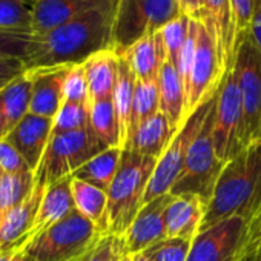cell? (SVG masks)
Listing matches in <instances>:
<instances>
[{
	"instance_id": "1",
	"label": "cell",
	"mask_w": 261,
	"mask_h": 261,
	"mask_svg": "<svg viewBox=\"0 0 261 261\" xmlns=\"http://www.w3.org/2000/svg\"><path fill=\"white\" fill-rule=\"evenodd\" d=\"M117 5L86 11L46 34L31 36L23 60L27 71L82 65L94 54L112 49Z\"/></svg>"
},
{
	"instance_id": "2",
	"label": "cell",
	"mask_w": 261,
	"mask_h": 261,
	"mask_svg": "<svg viewBox=\"0 0 261 261\" xmlns=\"http://www.w3.org/2000/svg\"><path fill=\"white\" fill-rule=\"evenodd\" d=\"M230 217H241L247 223L250 252L261 230V139L226 163L206 206L200 232Z\"/></svg>"
},
{
	"instance_id": "3",
	"label": "cell",
	"mask_w": 261,
	"mask_h": 261,
	"mask_svg": "<svg viewBox=\"0 0 261 261\" xmlns=\"http://www.w3.org/2000/svg\"><path fill=\"white\" fill-rule=\"evenodd\" d=\"M157 159L123 149L121 163L108 189V233L123 237L145 203Z\"/></svg>"
},
{
	"instance_id": "4",
	"label": "cell",
	"mask_w": 261,
	"mask_h": 261,
	"mask_svg": "<svg viewBox=\"0 0 261 261\" xmlns=\"http://www.w3.org/2000/svg\"><path fill=\"white\" fill-rule=\"evenodd\" d=\"M105 233L74 209L68 217L31 238L22 249L37 261H79Z\"/></svg>"
},
{
	"instance_id": "5",
	"label": "cell",
	"mask_w": 261,
	"mask_h": 261,
	"mask_svg": "<svg viewBox=\"0 0 261 261\" xmlns=\"http://www.w3.org/2000/svg\"><path fill=\"white\" fill-rule=\"evenodd\" d=\"M181 16L175 0H118L114 16L112 49L124 54L139 40L154 36Z\"/></svg>"
},
{
	"instance_id": "6",
	"label": "cell",
	"mask_w": 261,
	"mask_h": 261,
	"mask_svg": "<svg viewBox=\"0 0 261 261\" xmlns=\"http://www.w3.org/2000/svg\"><path fill=\"white\" fill-rule=\"evenodd\" d=\"M214 111L215 103L207 114L201 130L192 142L181 174L169 192L171 195H195L201 200L204 207L209 204L218 178L226 166L215 154Z\"/></svg>"
},
{
	"instance_id": "7",
	"label": "cell",
	"mask_w": 261,
	"mask_h": 261,
	"mask_svg": "<svg viewBox=\"0 0 261 261\" xmlns=\"http://www.w3.org/2000/svg\"><path fill=\"white\" fill-rule=\"evenodd\" d=\"M108 148L109 146L98 139L91 126L74 133L54 136L34 174L36 183L48 188L65 177H72L77 169Z\"/></svg>"
},
{
	"instance_id": "8",
	"label": "cell",
	"mask_w": 261,
	"mask_h": 261,
	"mask_svg": "<svg viewBox=\"0 0 261 261\" xmlns=\"http://www.w3.org/2000/svg\"><path fill=\"white\" fill-rule=\"evenodd\" d=\"M215 97H217V94L186 117L185 123L177 130V134L171 140V143L166 148V151L163 152V155L157 160L154 174L151 177V181H149L146 194H145V203L171 192L172 186L175 185V181L180 177L181 169L186 163L189 148L201 130L203 123L215 103Z\"/></svg>"
},
{
	"instance_id": "9",
	"label": "cell",
	"mask_w": 261,
	"mask_h": 261,
	"mask_svg": "<svg viewBox=\"0 0 261 261\" xmlns=\"http://www.w3.org/2000/svg\"><path fill=\"white\" fill-rule=\"evenodd\" d=\"M214 146L217 157L227 163L243 149V103L235 69L224 72L217 91L214 111Z\"/></svg>"
},
{
	"instance_id": "10",
	"label": "cell",
	"mask_w": 261,
	"mask_h": 261,
	"mask_svg": "<svg viewBox=\"0 0 261 261\" xmlns=\"http://www.w3.org/2000/svg\"><path fill=\"white\" fill-rule=\"evenodd\" d=\"M243 103L244 148L261 139V51L247 36L237 49L233 65Z\"/></svg>"
},
{
	"instance_id": "11",
	"label": "cell",
	"mask_w": 261,
	"mask_h": 261,
	"mask_svg": "<svg viewBox=\"0 0 261 261\" xmlns=\"http://www.w3.org/2000/svg\"><path fill=\"white\" fill-rule=\"evenodd\" d=\"M223 75L224 72L217 53V45L200 22L195 56L186 82V117L217 94Z\"/></svg>"
},
{
	"instance_id": "12",
	"label": "cell",
	"mask_w": 261,
	"mask_h": 261,
	"mask_svg": "<svg viewBox=\"0 0 261 261\" xmlns=\"http://www.w3.org/2000/svg\"><path fill=\"white\" fill-rule=\"evenodd\" d=\"M247 223L241 217H230L195 237L188 261H232L244 252L247 255Z\"/></svg>"
},
{
	"instance_id": "13",
	"label": "cell",
	"mask_w": 261,
	"mask_h": 261,
	"mask_svg": "<svg viewBox=\"0 0 261 261\" xmlns=\"http://www.w3.org/2000/svg\"><path fill=\"white\" fill-rule=\"evenodd\" d=\"M172 200L171 194L160 195L142 206L133 224L123 235L126 252L136 255L145 252L162 240L168 238L166 235V209Z\"/></svg>"
},
{
	"instance_id": "14",
	"label": "cell",
	"mask_w": 261,
	"mask_h": 261,
	"mask_svg": "<svg viewBox=\"0 0 261 261\" xmlns=\"http://www.w3.org/2000/svg\"><path fill=\"white\" fill-rule=\"evenodd\" d=\"M53 134V120L28 112L7 136L16 151L23 157L30 169L36 174Z\"/></svg>"
},
{
	"instance_id": "15",
	"label": "cell",
	"mask_w": 261,
	"mask_h": 261,
	"mask_svg": "<svg viewBox=\"0 0 261 261\" xmlns=\"http://www.w3.org/2000/svg\"><path fill=\"white\" fill-rule=\"evenodd\" d=\"M117 4L118 0H34L31 5L33 36L46 34L86 11Z\"/></svg>"
},
{
	"instance_id": "16",
	"label": "cell",
	"mask_w": 261,
	"mask_h": 261,
	"mask_svg": "<svg viewBox=\"0 0 261 261\" xmlns=\"http://www.w3.org/2000/svg\"><path fill=\"white\" fill-rule=\"evenodd\" d=\"M201 23L209 31L217 45L223 72H227L233 68L237 56L230 0H203Z\"/></svg>"
},
{
	"instance_id": "17",
	"label": "cell",
	"mask_w": 261,
	"mask_h": 261,
	"mask_svg": "<svg viewBox=\"0 0 261 261\" xmlns=\"http://www.w3.org/2000/svg\"><path fill=\"white\" fill-rule=\"evenodd\" d=\"M45 189V186L34 183L31 192L23 198V201H20L5 217L2 224H0V252L22 249L27 244Z\"/></svg>"
},
{
	"instance_id": "18",
	"label": "cell",
	"mask_w": 261,
	"mask_h": 261,
	"mask_svg": "<svg viewBox=\"0 0 261 261\" xmlns=\"http://www.w3.org/2000/svg\"><path fill=\"white\" fill-rule=\"evenodd\" d=\"M69 66L27 71L31 77L30 112L54 120L63 103V83Z\"/></svg>"
},
{
	"instance_id": "19",
	"label": "cell",
	"mask_w": 261,
	"mask_h": 261,
	"mask_svg": "<svg viewBox=\"0 0 261 261\" xmlns=\"http://www.w3.org/2000/svg\"><path fill=\"white\" fill-rule=\"evenodd\" d=\"M204 211V204L195 195H172L166 209L168 238H183L192 243L200 233Z\"/></svg>"
},
{
	"instance_id": "20",
	"label": "cell",
	"mask_w": 261,
	"mask_h": 261,
	"mask_svg": "<svg viewBox=\"0 0 261 261\" xmlns=\"http://www.w3.org/2000/svg\"><path fill=\"white\" fill-rule=\"evenodd\" d=\"M71 183H72V177H65L49 185L45 189L43 198L39 206V212L36 215V220H34V224L31 227L27 243L36 235H39L40 232L46 230L53 224L68 217L75 209Z\"/></svg>"
},
{
	"instance_id": "21",
	"label": "cell",
	"mask_w": 261,
	"mask_h": 261,
	"mask_svg": "<svg viewBox=\"0 0 261 261\" xmlns=\"http://www.w3.org/2000/svg\"><path fill=\"white\" fill-rule=\"evenodd\" d=\"M175 134L177 133L172 129L166 115L159 112L129 134L123 149H130L137 154L159 160Z\"/></svg>"
},
{
	"instance_id": "22",
	"label": "cell",
	"mask_w": 261,
	"mask_h": 261,
	"mask_svg": "<svg viewBox=\"0 0 261 261\" xmlns=\"http://www.w3.org/2000/svg\"><path fill=\"white\" fill-rule=\"evenodd\" d=\"M160 89V112L166 115L172 129L177 130L186 120V86L177 66L168 60L160 69L159 75Z\"/></svg>"
},
{
	"instance_id": "23",
	"label": "cell",
	"mask_w": 261,
	"mask_h": 261,
	"mask_svg": "<svg viewBox=\"0 0 261 261\" xmlns=\"http://www.w3.org/2000/svg\"><path fill=\"white\" fill-rule=\"evenodd\" d=\"M31 77L28 72L0 89V140L16 127V124L30 112Z\"/></svg>"
},
{
	"instance_id": "24",
	"label": "cell",
	"mask_w": 261,
	"mask_h": 261,
	"mask_svg": "<svg viewBox=\"0 0 261 261\" xmlns=\"http://www.w3.org/2000/svg\"><path fill=\"white\" fill-rule=\"evenodd\" d=\"M121 56L127 60L140 82L159 80L160 69L166 62V51L160 33L139 40Z\"/></svg>"
},
{
	"instance_id": "25",
	"label": "cell",
	"mask_w": 261,
	"mask_h": 261,
	"mask_svg": "<svg viewBox=\"0 0 261 261\" xmlns=\"http://www.w3.org/2000/svg\"><path fill=\"white\" fill-rule=\"evenodd\" d=\"M85 72L91 101L111 98L114 95L118 75V56L114 49L94 54L85 63Z\"/></svg>"
},
{
	"instance_id": "26",
	"label": "cell",
	"mask_w": 261,
	"mask_h": 261,
	"mask_svg": "<svg viewBox=\"0 0 261 261\" xmlns=\"http://www.w3.org/2000/svg\"><path fill=\"white\" fill-rule=\"evenodd\" d=\"M71 188L75 209L92 221L101 233H108V192L74 177Z\"/></svg>"
},
{
	"instance_id": "27",
	"label": "cell",
	"mask_w": 261,
	"mask_h": 261,
	"mask_svg": "<svg viewBox=\"0 0 261 261\" xmlns=\"http://www.w3.org/2000/svg\"><path fill=\"white\" fill-rule=\"evenodd\" d=\"M121 154H123V148H108L100 154H97L95 157H92L80 169H77L72 174V177L91 183L108 192L120 168Z\"/></svg>"
},
{
	"instance_id": "28",
	"label": "cell",
	"mask_w": 261,
	"mask_h": 261,
	"mask_svg": "<svg viewBox=\"0 0 261 261\" xmlns=\"http://www.w3.org/2000/svg\"><path fill=\"white\" fill-rule=\"evenodd\" d=\"M89 126L98 139L109 148H123L121 126L115 109L114 98L91 101L89 105Z\"/></svg>"
},
{
	"instance_id": "29",
	"label": "cell",
	"mask_w": 261,
	"mask_h": 261,
	"mask_svg": "<svg viewBox=\"0 0 261 261\" xmlns=\"http://www.w3.org/2000/svg\"><path fill=\"white\" fill-rule=\"evenodd\" d=\"M136 85H137V77H136L133 68L129 66L127 60L123 56H118V75H117V83H115L112 98H114L120 126H121L123 148L126 143L127 130H129V124H130V112H133Z\"/></svg>"
},
{
	"instance_id": "30",
	"label": "cell",
	"mask_w": 261,
	"mask_h": 261,
	"mask_svg": "<svg viewBox=\"0 0 261 261\" xmlns=\"http://www.w3.org/2000/svg\"><path fill=\"white\" fill-rule=\"evenodd\" d=\"M160 112V89L159 80L155 82H140L137 80L134 101H133V112H130V124L127 130V137L133 130L145 123L146 120L152 118L155 114ZM126 137V140H127ZM126 145V143H124Z\"/></svg>"
},
{
	"instance_id": "31",
	"label": "cell",
	"mask_w": 261,
	"mask_h": 261,
	"mask_svg": "<svg viewBox=\"0 0 261 261\" xmlns=\"http://www.w3.org/2000/svg\"><path fill=\"white\" fill-rule=\"evenodd\" d=\"M34 183V174L8 175L0 172V224H2L5 217L31 192Z\"/></svg>"
},
{
	"instance_id": "32",
	"label": "cell",
	"mask_w": 261,
	"mask_h": 261,
	"mask_svg": "<svg viewBox=\"0 0 261 261\" xmlns=\"http://www.w3.org/2000/svg\"><path fill=\"white\" fill-rule=\"evenodd\" d=\"M0 31L33 36V14L25 0H0Z\"/></svg>"
},
{
	"instance_id": "33",
	"label": "cell",
	"mask_w": 261,
	"mask_h": 261,
	"mask_svg": "<svg viewBox=\"0 0 261 261\" xmlns=\"http://www.w3.org/2000/svg\"><path fill=\"white\" fill-rule=\"evenodd\" d=\"M86 127H89V105L63 101L53 120L51 137L82 130Z\"/></svg>"
},
{
	"instance_id": "34",
	"label": "cell",
	"mask_w": 261,
	"mask_h": 261,
	"mask_svg": "<svg viewBox=\"0 0 261 261\" xmlns=\"http://www.w3.org/2000/svg\"><path fill=\"white\" fill-rule=\"evenodd\" d=\"M189 27H191V19L181 14L159 31L162 36L163 45H165L166 60L177 68H178L181 49H183L188 34H189Z\"/></svg>"
},
{
	"instance_id": "35",
	"label": "cell",
	"mask_w": 261,
	"mask_h": 261,
	"mask_svg": "<svg viewBox=\"0 0 261 261\" xmlns=\"http://www.w3.org/2000/svg\"><path fill=\"white\" fill-rule=\"evenodd\" d=\"M63 101L91 105L89 88H88V80H86L83 63L69 66L66 77H65V83H63Z\"/></svg>"
},
{
	"instance_id": "36",
	"label": "cell",
	"mask_w": 261,
	"mask_h": 261,
	"mask_svg": "<svg viewBox=\"0 0 261 261\" xmlns=\"http://www.w3.org/2000/svg\"><path fill=\"white\" fill-rule=\"evenodd\" d=\"M191 244V241L183 238H165L146 249L145 253L154 261H188Z\"/></svg>"
},
{
	"instance_id": "37",
	"label": "cell",
	"mask_w": 261,
	"mask_h": 261,
	"mask_svg": "<svg viewBox=\"0 0 261 261\" xmlns=\"http://www.w3.org/2000/svg\"><path fill=\"white\" fill-rule=\"evenodd\" d=\"M124 253L127 252H126L123 237L105 233L95 243V246L79 261H115L120 255H124Z\"/></svg>"
},
{
	"instance_id": "38",
	"label": "cell",
	"mask_w": 261,
	"mask_h": 261,
	"mask_svg": "<svg viewBox=\"0 0 261 261\" xmlns=\"http://www.w3.org/2000/svg\"><path fill=\"white\" fill-rule=\"evenodd\" d=\"M253 5H255V0H230L237 49L241 45V42L250 33V22H252V14H253Z\"/></svg>"
},
{
	"instance_id": "39",
	"label": "cell",
	"mask_w": 261,
	"mask_h": 261,
	"mask_svg": "<svg viewBox=\"0 0 261 261\" xmlns=\"http://www.w3.org/2000/svg\"><path fill=\"white\" fill-rule=\"evenodd\" d=\"M0 172L8 175H27L34 174L23 157L8 140H0Z\"/></svg>"
},
{
	"instance_id": "40",
	"label": "cell",
	"mask_w": 261,
	"mask_h": 261,
	"mask_svg": "<svg viewBox=\"0 0 261 261\" xmlns=\"http://www.w3.org/2000/svg\"><path fill=\"white\" fill-rule=\"evenodd\" d=\"M31 42L30 34L0 31V59H23L27 57Z\"/></svg>"
},
{
	"instance_id": "41",
	"label": "cell",
	"mask_w": 261,
	"mask_h": 261,
	"mask_svg": "<svg viewBox=\"0 0 261 261\" xmlns=\"http://www.w3.org/2000/svg\"><path fill=\"white\" fill-rule=\"evenodd\" d=\"M27 72L23 59H0V89Z\"/></svg>"
},
{
	"instance_id": "42",
	"label": "cell",
	"mask_w": 261,
	"mask_h": 261,
	"mask_svg": "<svg viewBox=\"0 0 261 261\" xmlns=\"http://www.w3.org/2000/svg\"><path fill=\"white\" fill-rule=\"evenodd\" d=\"M180 13L191 20L201 22L203 19V0H175Z\"/></svg>"
},
{
	"instance_id": "43",
	"label": "cell",
	"mask_w": 261,
	"mask_h": 261,
	"mask_svg": "<svg viewBox=\"0 0 261 261\" xmlns=\"http://www.w3.org/2000/svg\"><path fill=\"white\" fill-rule=\"evenodd\" d=\"M249 36L255 42V45L258 46V49L261 51V0H255Z\"/></svg>"
},
{
	"instance_id": "44",
	"label": "cell",
	"mask_w": 261,
	"mask_h": 261,
	"mask_svg": "<svg viewBox=\"0 0 261 261\" xmlns=\"http://www.w3.org/2000/svg\"><path fill=\"white\" fill-rule=\"evenodd\" d=\"M244 261H261V230H259V235H258L256 241L253 243L249 255L244 258Z\"/></svg>"
},
{
	"instance_id": "45",
	"label": "cell",
	"mask_w": 261,
	"mask_h": 261,
	"mask_svg": "<svg viewBox=\"0 0 261 261\" xmlns=\"http://www.w3.org/2000/svg\"><path fill=\"white\" fill-rule=\"evenodd\" d=\"M11 261H37V259H34L31 255H28L23 249H19V250L16 252V255L13 256Z\"/></svg>"
},
{
	"instance_id": "46",
	"label": "cell",
	"mask_w": 261,
	"mask_h": 261,
	"mask_svg": "<svg viewBox=\"0 0 261 261\" xmlns=\"http://www.w3.org/2000/svg\"><path fill=\"white\" fill-rule=\"evenodd\" d=\"M19 249H11V250H5V252H0V261H11L13 256L16 255Z\"/></svg>"
},
{
	"instance_id": "47",
	"label": "cell",
	"mask_w": 261,
	"mask_h": 261,
	"mask_svg": "<svg viewBox=\"0 0 261 261\" xmlns=\"http://www.w3.org/2000/svg\"><path fill=\"white\" fill-rule=\"evenodd\" d=\"M130 261H154L151 256H148L145 252L136 253V255H130Z\"/></svg>"
},
{
	"instance_id": "48",
	"label": "cell",
	"mask_w": 261,
	"mask_h": 261,
	"mask_svg": "<svg viewBox=\"0 0 261 261\" xmlns=\"http://www.w3.org/2000/svg\"><path fill=\"white\" fill-rule=\"evenodd\" d=\"M115 261H130V255L124 253V255H120Z\"/></svg>"
},
{
	"instance_id": "49",
	"label": "cell",
	"mask_w": 261,
	"mask_h": 261,
	"mask_svg": "<svg viewBox=\"0 0 261 261\" xmlns=\"http://www.w3.org/2000/svg\"><path fill=\"white\" fill-rule=\"evenodd\" d=\"M244 258H246V252L244 253H241V255H238L237 258H233L232 261H244Z\"/></svg>"
}]
</instances>
